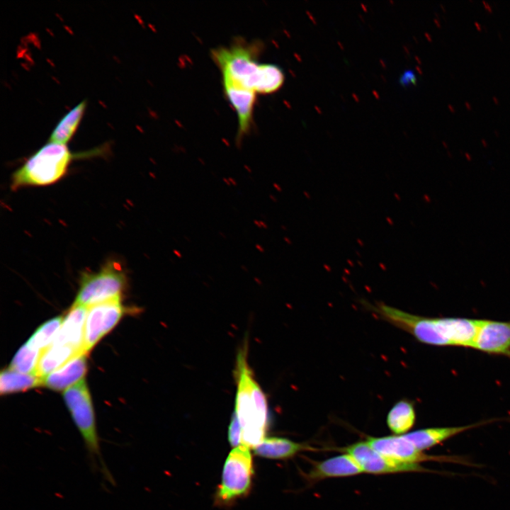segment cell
<instances>
[{
    "instance_id": "obj_9",
    "label": "cell",
    "mask_w": 510,
    "mask_h": 510,
    "mask_svg": "<svg viewBox=\"0 0 510 510\" xmlns=\"http://www.w3.org/2000/svg\"><path fill=\"white\" fill-rule=\"evenodd\" d=\"M343 450L356 460L363 472L382 475L432 472L418 463H405L386 457L373 449L366 441L356 442L344 448Z\"/></svg>"
},
{
    "instance_id": "obj_24",
    "label": "cell",
    "mask_w": 510,
    "mask_h": 510,
    "mask_svg": "<svg viewBox=\"0 0 510 510\" xmlns=\"http://www.w3.org/2000/svg\"><path fill=\"white\" fill-rule=\"evenodd\" d=\"M228 440L230 445L234 448L242 445V428L235 412H233L230 423Z\"/></svg>"
},
{
    "instance_id": "obj_18",
    "label": "cell",
    "mask_w": 510,
    "mask_h": 510,
    "mask_svg": "<svg viewBox=\"0 0 510 510\" xmlns=\"http://www.w3.org/2000/svg\"><path fill=\"white\" fill-rule=\"evenodd\" d=\"M79 353H79L71 346L51 344L41 353L35 375L44 378Z\"/></svg>"
},
{
    "instance_id": "obj_14",
    "label": "cell",
    "mask_w": 510,
    "mask_h": 510,
    "mask_svg": "<svg viewBox=\"0 0 510 510\" xmlns=\"http://www.w3.org/2000/svg\"><path fill=\"white\" fill-rule=\"evenodd\" d=\"M363 472L356 460L349 454L336 455L313 465L307 474L312 482L326 478L350 477Z\"/></svg>"
},
{
    "instance_id": "obj_12",
    "label": "cell",
    "mask_w": 510,
    "mask_h": 510,
    "mask_svg": "<svg viewBox=\"0 0 510 510\" xmlns=\"http://www.w3.org/2000/svg\"><path fill=\"white\" fill-rule=\"evenodd\" d=\"M472 348L510 358V320L480 319Z\"/></svg>"
},
{
    "instance_id": "obj_16",
    "label": "cell",
    "mask_w": 510,
    "mask_h": 510,
    "mask_svg": "<svg viewBox=\"0 0 510 510\" xmlns=\"http://www.w3.org/2000/svg\"><path fill=\"white\" fill-rule=\"evenodd\" d=\"M487 420L478 423L448 427H434L416 430L403 434L418 450L423 451L467 430L492 422Z\"/></svg>"
},
{
    "instance_id": "obj_13",
    "label": "cell",
    "mask_w": 510,
    "mask_h": 510,
    "mask_svg": "<svg viewBox=\"0 0 510 510\" xmlns=\"http://www.w3.org/2000/svg\"><path fill=\"white\" fill-rule=\"evenodd\" d=\"M87 310L88 307L73 304L52 344L69 346L79 353H85L84 338Z\"/></svg>"
},
{
    "instance_id": "obj_10",
    "label": "cell",
    "mask_w": 510,
    "mask_h": 510,
    "mask_svg": "<svg viewBox=\"0 0 510 510\" xmlns=\"http://www.w3.org/2000/svg\"><path fill=\"white\" fill-rule=\"evenodd\" d=\"M121 298L98 303L88 307L85 325L84 350L88 353L93 346L118 322L125 312Z\"/></svg>"
},
{
    "instance_id": "obj_22",
    "label": "cell",
    "mask_w": 510,
    "mask_h": 510,
    "mask_svg": "<svg viewBox=\"0 0 510 510\" xmlns=\"http://www.w3.org/2000/svg\"><path fill=\"white\" fill-rule=\"evenodd\" d=\"M63 319L64 317L60 316L45 322L38 328L26 344L30 347L42 352L52 343Z\"/></svg>"
},
{
    "instance_id": "obj_4",
    "label": "cell",
    "mask_w": 510,
    "mask_h": 510,
    "mask_svg": "<svg viewBox=\"0 0 510 510\" xmlns=\"http://www.w3.org/2000/svg\"><path fill=\"white\" fill-rule=\"evenodd\" d=\"M94 149L86 152H72L67 145L47 142L12 174L11 188L16 191L27 186H45L61 180L75 159L101 153Z\"/></svg>"
},
{
    "instance_id": "obj_2",
    "label": "cell",
    "mask_w": 510,
    "mask_h": 510,
    "mask_svg": "<svg viewBox=\"0 0 510 510\" xmlns=\"http://www.w3.org/2000/svg\"><path fill=\"white\" fill-rule=\"evenodd\" d=\"M261 46L260 42L237 41L214 48L210 54L222 74L256 94H269L281 88L285 75L276 64L259 62Z\"/></svg>"
},
{
    "instance_id": "obj_20",
    "label": "cell",
    "mask_w": 510,
    "mask_h": 510,
    "mask_svg": "<svg viewBox=\"0 0 510 510\" xmlns=\"http://www.w3.org/2000/svg\"><path fill=\"white\" fill-rule=\"evenodd\" d=\"M43 385V378L35 374L19 373L10 368L0 374V393L7 395Z\"/></svg>"
},
{
    "instance_id": "obj_7",
    "label": "cell",
    "mask_w": 510,
    "mask_h": 510,
    "mask_svg": "<svg viewBox=\"0 0 510 510\" xmlns=\"http://www.w3.org/2000/svg\"><path fill=\"white\" fill-rule=\"evenodd\" d=\"M253 475L252 457L249 447L241 445L234 448L224 464L217 501L227 504L247 494Z\"/></svg>"
},
{
    "instance_id": "obj_1",
    "label": "cell",
    "mask_w": 510,
    "mask_h": 510,
    "mask_svg": "<svg viewBox=\"0 0 510 510\" xmlns=\"http://www.w3.org/2000/svg\"><path fill=\"white\" fill-rule=\"evenodd\" d=\"M372 311L392 325L433 346L472 348L480 319L459 317H424L378 303Z\"/></svg>"
},
{
    "instance_id": "obj_6",
    "label": "cell",
    "mask_w": 510,
    "mask_h": 510,
    "mask_svg": "<svg viewBox=\"0 0 510 510\" xmlns=\"http://www.w3.org/2000/svg\"><path fill=\"white\" fill-rule=\"evenodd\" d=\"M127 276L119 261H106L96 272H83L74 304L86 307L121 298Z\"/></svg>"
},
{
    "instance_id": "obj_8",
    "label": "cell",
    "mask_w": 510,
    "mask_h": 510,
    "mask_svg": "<svg viewBox=\"0 0 510 510\" xmlns=\"http://www.w3.org/2000/svg\"><path fill=\"white\" fill-rule=\"evenodd\" d=\"M366 442L378 453L405 463H419L426 461L453 463L472 465L464 458L455 455H429L418 450L404 435L383 437H368Z\"/></svg>"
},
{
    "instance_id": "obj_3",
    "label": "cell",
    "mask_w": 510,
    "mask_h": 510,
    "mask_svg": "<svg viewBox=\"0 0 510 510\" xmlns=\"http://www.w3.org/2000/svg\"><path fill=\"white\" fill-rule=\"evenodd\" d=\"M246 351L242 350L237 358L234 412L242 428V445L254 448L265 438L268 406L266 396L248 365Z\"/></svg>"
},
{
    "instance_id": "obj_5",
    "label": "cell",
    "mask_w": 510,
    "mask_h": 510,
    "mask_svg": "<svg viewBox=\"0 0 510 510\" xmlns=\"http://www.w3.org/2000/svg\"><path fill=\"white\" fill-rule=\"evenodd\" d=\"M63 397L77 427L91 467L108 483H115L104 461L96 429L94 412L84 378L64 390Z\"/></svg>"
},
{
    "instance_id": "obj_17",
    "label": "cell",
    "mask_w": 510,
    "mask_h": 510,
    "mask_svg": "<svg viewBox=\"0 0 510 510\" xmlns=\"http://www.w3.org/2000/svg\"><path fill=\"white\" fill-rule=\"evenodd\" d=\"M254 448L256 455L268 459H287L300 451L310 449L306 445L278 437L264 438Z\"/></svg>"
},
{
    "instance_id": "obj_21",
    "label": "cell",
    "mask_w": 510,
    "mask_h": 510,
    "mask_svg": "<svg viewBox=\"0 0 510 510\" xmlns=\"http://www.w3.org/2000/svg\"><path fill=\"white\" fill-rule=\"evenodd\" d=\"M415 411L413 404L402 400L396 403L387 416V424L395 434H405L415 422Z\"/></svg>"
},
{
    "instance_id": "obj_11",
    "label": "cell",
    "mask_w": 510,
    "mask_h": 510,
    "mask_svg": "<svg viewBox=\"0 0 510 510\" xmlns=\"http://www.w3.org/2000/svg\"><path fill=\"white\" fill-rule=\"evenodd\" d=\"M224 92L234 109L238 119L237 140L239 142L249 132L256 103V93L222 74Z\"/></svg>"
},
{
    "instance_id": "obj_19",
    "label": "cell",
    "mask_w": 510,
    "mask_h": 510,
    "mask_svg": "<svg viewBox=\"0 0 510 510\" xmlns=\"http://www.w3.org/2000/svg\"><path fill=\"white\" fill-rule=\"evenodd\" d=\"M86 105V101L83 100L68 111L57 123L48 141L67 145L81 121Z\"/></svg>"
},
{
    "instance_id": "obj_15",
    "label": "cell",
    "mask_w": 510,
    "mask_h": 510,
    "mask_svg": "<svg viewBox=\"0 0 510 510\" xmlns=\"http://www.w3.org/2000/svg\"><path fill=\"white\" fill-rule=\"evenodd\" d=\"M86 367V353H79L45 377L42 385L55 391L65 390L84 378Z\"/></svg>"
},
{
    "instance_id": "obj_23",
    "label": "cell",
    "mask_w": 510,
    "mask_h": 510,
    "mask_svg": "<svg viewBox=\"0 0 510 510\" xmlns=\"http://www.w3.org/2000/svg\"><path fill=\"white\" fill-rule=\"evenodd\" d=\"M41 353L42 351L30 347L26 343L14 356L9 368L22 373L35 375Z\"/></svg>"
}]
</instances>
